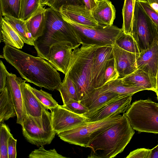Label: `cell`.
I'll return each instance as SVG.
<instances>
[{
  "label": "cell",
  "instance_id": "obj_6",
  "mask_svg": "<svg viewBox=\"0 0 158 158\" xmlns=\"http://www.w3.org/2000/svg\"><path fill=\"white\" fill-rule=\"evenodd\" d=\"M125 113L134 130L158 134V103L150 99L136 101Z\"/></svg>",
  "mask_w": 158,
  "mask_h": 158
},
{
  "label": "cell",
  "instance_id": "obj_22",
  "mask_svg": "<svg viewBox=\"0 0 158 158\" xmlns=\"http://www.w3.org/2000/svg\"><path fill=\"white\" fill-rule=\"evenodd\" d=\"M121 79L125 84L156 92L148 75L141 69H137Z\"/></svg>",
  "mask_w": 158,
  "mask_h": 158
},
{
  "label": "cell",
  "instance_id": "obj_18",
  "mask_svg": "<svg viewBox=\"0 0 158 158\" xmlns=\"http://www.w3.org/2000/svg\"><path fill=\"white\" fill-rule=\"evenodd\" d=\"M93 17L100 25L111 26L115 18V9L109 0H98L91 11Z\"/></svg>",
  "mask_w": 158,
  "mask_h": 158
},
{
  "label": "cell",
  "instance_id": "obj_29",
  "mask_svg": "<svg viewBox=\"0 0 158 158\" xmlns=\"http://www.w3.org/2000/svg\"><path fill=\"white\" fill-rule=\"evenodd\" d=\"M57 90L60 93L63 105L65 104L70 99L78 101L77 91L73 82L67 74Z\"/></svg>",
  "mask_w": 158,
  "mask_h": 158
},
{
  "label": "cell",
  "instance_id": "obj_34",
  "mask_svg": "<svg viewBox=\"0 0 158 158\" xmlns=\"http://www.w3.org/2000/svg\"><path fill=\"white\" fill-rule=\"evenodd\" d=\"M28 157L31 158H64L66 157L58 154L54 148L46 150L43 145L35 149L30 153Z\"/></svg>",
  "mask_w": 158,
  "mask_h": 158
},
{
  "label": "cell",
  "instance_id": "obj_43",
  "mask_svg": "<svg viewBox=\"0 0 158 158\" xmlns=\"http://www.w3.org/2000/svg\"><path fill=\"white\" fill-rule=\"evenodd\" d=\"M149 158H158V144L155 147L151 149Z\"/></svg>",
  "mask_w": 158,
  "mask_h": 158
},
{
  "label": "cell",
  "instance_id": "obj_10",
  "mask_svg": "<svg viewBox=\"0 0 158 158\" xmlns=\"http://www.w3.org/2000/svg\"><path fill=\"white\" fill-rule=\"evenodd\" d=\"M52 128L56 133L68 130L84 124L87 118L59 105L51 110Z\"/></svg>",
  "mask_w": 158,
  "mask_h": 158
},
{
  "label": "cell",
  "instance_id": "obj_32",
  "mask_svg": "<svg viewBox=\"0 0 158 158\" xmlns=\"http://www.w3.org/2000/svg\"><path fill=\"white\" fill-rule=\"evenodd\" d=\"M27 85L29 88L47 109L51 110L59 105L51 94L42 89L38 90L31 87L29 84L27 83Z\"/></svg>",
  "mask_w": 158,
  "mask_h": 158
},
{
  "label": "cell",
  "instance_id": "obj_20",
  "mask_svg": "<svg viewBox=\"0 0 158 158\" xmlns=\"http://www.w3.org/2000/svg\"><path fill=\"white\" fill-rule=\"evenodd\" d=\"M26 82L22 80L20 87L27 113L33 117L40 116L43 110L47 109L29 88Z\"/></svg>",
  "mask_w": 158,
  "mask_h": 158
},
{
  "label": "cell",
  "instance_id": "obj_11",
  "mask_svg": "<svg viewBox=\"0 0 158 158\" xmlns=\"http://www.w3.org/2000/svg\"><path fill=\"white\" fill-rule=\"evenodd\" d=\"M113 46H98L93 57L91 84L95 89L103 86L104 73L107 62L113 56Z\"/></svg>",
  "mask_w": 158,
  "mask_h": 158
},
{
  "label": "cell",
  "instance_id": "obj_4",
  "mask_svg": "<svg viewBox=\"0 0 158 158\" xmlns=\"http://www.w3.org/2000/svg\"><path fill=\"white\" fill-rule=\"evenodd\" d=\"M98 46L82 45L73 50L65 75L73 82L79 102L89 97L95 91L91 84L92 70L94 53Z\"/></svg>",
  "mask_w": 158,
  "mask_h": 158
},
{
  "label": "cell",
  "instance_id": "obj_42",
  "mask_svg": "<svg viewBox=\"0 0 158 158\" xmlns=\"http://www.w3.org/2000/svg\"><path fill=\"white\" fill-rule=\"evenodd\" d=\"M97 1L98 0H83L85 6L91 11L96 6Z\"/></svg>",
  "mask_w": 158,
  "mask_h": 158
},
{
  "label": "cell",
  "instance_id": "obj_36",
  "mask_svg": "<svg viewBox=\"0 0 158 158\" xmlns=\"http://www.w3.org/2000/svg\"><path fill=\"white\" fill-rule=\"evenodd\" d=\"M62 106L72 111L80 114H84L89 112L87 107L79 101L74 99H70L65 104Z\"/></svg>",
  "mask_w": 158,
  "mask_h": 158
},
{
  "label": "cell",
  "instance_id": "obj_44",
  "mask_svg": "<svg viewBox=\"0 0 158 158\" xmlns=\"http://www.w3.org/2000/svg\"><path fill=\"white\" fill-rule=\"evenodd\" d=\"M56 0H41V3L44 6L45 5L52 7Z\"/></svg>",
  "mask_w": 158,
  "mask_h": 158
},
{
  "label": "cell",
  "instance_id": "obj_5",
  "mask_svg": "<svg viewBox=\"0 0 158 158\" xmlns=\"http://www.w3.org/2000/svg\"><path fill=\"white\" fill-rule=\"evenodd\" d=\"M120 113L117 112L96 121H86L76 127L57 134L65 142L87 148L89 143L96 136L122 118V115Z\"/></svg>",
  "mask_w": 158,
  "mask_h": 158
},
{
  "label": "cell",
  "instance_id": "obj_35",
  "mask_svg": "<svg viewBox=\"0 0 158 158\" xmlns=\"http://www.w3.org/2000/svg\"><path fill=\"white\" fill-rule=\"evenodd\" d=\"M119 74L117 71L113 56L108 60L104 73V85L118 78Z\"/></svg>",
  "mask_w": 158,
  "mask_h": 158
},
{
  "label": "cell",
  "instance_id": "obj_39",
  "mask_svg": "<svg viewBox=\"0 0 158 158\" xmlns=\"http://www.w3.org/2000/svg\"><path fill=\"white\" fill-rule=\"evenodd\" d=\"M151 149L139 148L131 152L126 158H149Z\"/></svg>",
  "mask_w": 158,
  "mask_h": 158
},
{
  "label": "cell",
  "instance_id": "obj_37",
  "mask_svg": "<svg viewBox=\"0 0 158 158\" xmlns=\"http://www.w3.org/2000/svg\"><path fill=\"white\" fill-rule=\"evenodd\" d=\"M152 21L158 27V13L152 9L150 5L144 0H136Z\"/></svg>",
  "mask_w": 158,
  "mask_h": 158
},
{
  "label": "cell",
  "instance_id": "obj_15",
  "mask_svg": "<svg viewBox=\"0 0 158 158\" xmlns=\"http://www.w3.org/2000/svg\"><path fill=\"white\" fill-rule=\"evenodd\" d=\"M113 46V54L119 74L118 78L122 79L137 69L136 60L139 54L125 51L115 44Z\"/></svg>",
  "mask_w": 158,
  "mask_h": 158
},
{
  "label": "cell",
  "instance_id": "obj_41",
  "mask_svg": "<svg viewBox=\"0 0 158 158\" xmlns=\"http://www.w3.org/2000/svg\"><path fill=\"white\" fill-rule=\"evenodd\" d=\"M9 72L2 61H0V92L6 87L7 77Z\"/></svg>",
  "mask_w": 158,
  "mask_h": 158
},
{
  "label": "cell",
  "instance_id": "obj_28",
  "mask_svg": "<svg viewBox=\"0 0 158 158\" xmlns=\"http://www.w3.org/2000/svg\"><path fill=\"white\" fill-rule=\"evenodd\" d=\"M43 8L41 0H21L19 19L26 21Z\"/></svg>",
  "mask_w": 158,
  "mask_h": 158
},
{
  "label": "cell",
  "instance_id": "obj_48",
  "mask_svg": "<svg viewBox=\"0 0 158 158\" xmlns=\"http://www.w3.org/2000/svg\"></svg>",
  "mask_w": 158,
  "mask_h": 158
},
{
  "label": "cell",
  "instance_id": "obj_17",
  "mask_svg": "<svg viewBox=\"0 0 158 158\" xmlns=\"http://www.w3.org/2000/svg\"><path fill=\"white\" fill-rule=\"evenodd\" d=\"M133 94L119 96L92 114L86 117L87 121L101 120L117 112L124 113L130 107Z\"/></svg>",
  "mask_w": 158,
  "mask_h": 158
},
{
  "label": "cell",
  "instance_id": "obj_13",
  "mask_svg": "<svg viewBox=\"0 0 158 158\" xmlns=\"http://www.w3.org/2000/svg\"><path fill=\"white\" fill-rule=\"evenodd\" d=\"M158 40H155L149 48L140 52L136 60L137 69H141L148 74L155 92L158 70Z\"/></svg>",
  "mask_w": 158,
  "mask_h": 158
},
{
  "label": "cell",
  "instance_id": "obj_12",
  "mask_svg": "<svg viewBox=\"0 0 158 158\" xmlns=\"http://www.w3.org/2000/svg\"><path fill=\"white\" fill-rule=\"evenodd\" d=\"M22 79L15 74L8 73L6 85L8 95L15 108L17 123L21 125L27 114L24 106L20 85Z\"/></svg>",
  "mask_w": 158,
  "mask_h": 158
},
{
  "label": "cell",
  "instance_id": "obj_16",
  "mask_svg": "<svg viewBox=\"0 0 158 158\" xmlns=\"http://www.w3.org/2000/svg\"><path fill=\"white\" fill-rule=\"evenodd\" d=\"M59 12L72 21L83 26L93 27L100 25L93 17L91 11L85 5L63 6L60 8Z\"/></svg>",
  "mask_w": 158,
  "mask_h": 158
},
{
  "label": "cell",
  "instance_id": "obj_24",
  "mask_svg": "<svg viewBox=\"0 0 158 158\" xmlns=\"http://www.w3.org/2000/svg\"><path fill=\"white\" fill-rule=\"evenodd\" d=\"M1 27L2 41L5 45L19 49L22 48L24 43L21 37L12 27L2 17L1 18Z\"/></svg>",
  "mask_w": 158,
  "mask_h": 158
},
{
  "label": "cell",
  "instance_id": "obj_33",
  "mask_svg": "<svg viewBox=\"0 0 158 158\" xmlns=\"http://www.w3.org/2000/svg\"><path fill=\"white\" fill-rule=\"evenodd\" d=\"M12 135L7 125L1 123L0 129V158H8V144L9 137Z\"/></svg>",
  "mask_w": 158,
  "mask_h": 158
},
{
  "label": "cell",
  "instance_id": "obj_45",
  "mask_svg": "<svg viewBox=\"0 0 158 158\" xmlns=\"http://www.w3.org/2000/svg\"><path fill=\"white\" fill-rule=\"evenodd\" d=\"M147 2L150 6L154 4H158V0H144Z\"/></svg>",
  "mask_w": 158,
  "mask_h": 158
},
{
  "label": "cell",
  "instance_id": "obj_1",
  "mask_svg": "<svg viewBox=\"0 0 158 158\" xmlns=\"http://www.w3.org/2000/svg\"><path fill=\"white\" fill-rule=\"evenodd\" d=\"M3 58L14 67L26 81L53 91L62 82L60 73L47 60L5 45Z\"/></svg>",
  "mask_w": 158,
  "mask_h": 158
},
{
  "label": "cell",
  "instance_id": "obj_21",
  "mask_svg": "<svg viewBox=\"0 0 158 158\" xmlns=\"http://www.w3.org/2000/svg\"><path fill=\"white\" fill-rule=\"evenodd\" d=\"M100 93L113 92L123 96L133 94L145 89L143 88L131 86L124 83L121 79L108 82L102 87L95 89Z\"/></svg>",
  "mask_w": 158,
  "mask_h": 158
},
{
  "label": "cell",
  "instance_id": "obj_7",
  "mask_svg": "<svg viewBox=\"0 0 158 158\" xmlns=\"http://www.w3.org/2000/svg\"><path fill=\"white\" fill-rule=\"evenodd\" d=\"M61 15L73 29L82 45H95L98 46H113L117 39L123 31L122 28L113 25H99L93 27L83 26Z\"/></svg>",
  "mask_w": 158,
  "mask_h": 158
},
{
  "label": "cell",
  "instance_id": "obj_23",
  "mask_svg": "<svg viewBox=\"0 0 158 158\" xmlns=\"http://www.w3.org/2000/svg\"><path fill=\"white\" fill-rule=\"evenodd\" d=\"M46 9L44 7L25 21L28 29L35 41L42 36L45 28Z\"/></svg>",
  "mask_w": 158,
  "mask_h": 158
},
{
  "label": "cell",
  "instance_id": "obj_9",
  "mask_svg": "<svg viewBox=\"0 0 158 158\" xmlns=\"http://www.w3.org/2000/svg\"><path fill=\"white\" fill-rule=\"evenodd\" d=\"M158 27L136 0L134 6L132 35L140 52L149 48L158 40Z\"/></svg>",
  "mask_w": 158,
  "mask_h": 158
},
{
  "label": "cell",
  "instance_id": "obj_38",
  "mask_svg": "<svg viewBox=\"0 0 158 158\" xmlns=\"http://www.w3.org/2000/svg\"><path fill=\"white\" fill-rule=\"evenodd\" d=\"M84 5L83 0H56L52 8L59 11L60 8L63 6Z\"/></svg>",
  "mask_w": 158,
  "mask_h": 158
},
{
  "label": "cell",
  "instance_id": "obj_30",
  "mask_svg": "<svg viewBox=\"0 0 158 158\" xmlns=\"http://www.w3.org/2000/svg\"><path fill=\"white\" fill-rule=\"evenodd\" d=\"M115 44L121 48L128 52L139 54L137 44L132 35L123 31L117 39Z\"/></svg>",
  "mask_w": 158,
  "mask_h": 158
},
{
  "label": "cell",
  "instance_id": "obj_40",
  "mask_svg": "<svg viewBox=\"0 0 158 158\" xmlns=\"http://www.w3.org/2000/svg\"><path fill=\"white\" fill-rule=\"evenodd\" d=\"M17 141V139L13 137V135L9 137L8 144V158H16V145Z\"/></svg>",
  "mask_w": 158,
  "mask_h": 158
},
{
  "label": "cell",
  "instance_id": "obj_27",
  "mask_svg": "<svg viewBox=\"0 0 158 158\" xmlns=\"http://www.w3.org/2000/svg\"><path fill=\"white\" fill-rule=\"evenodd\" d=\"M134 0H124L122 9L123 22L122 29L126 34L132 35Z\"/></svg>",
  "mask_w": 158,
  "mask_h": 158
},
{
  "label": "cell",
  "instance_id": "obj_46",
  "mask_svg": "<svg viewBox=\"0 0 158 158\" xmlns=\"http://www.w3.org/2000/svg\"><path fill=\"white\" fill-rule=\"evenodd\" d=\"M156 93L157 95V98L158 100V70L156 77Z\"/></svg>",
  "mask_w": 158,
  "mask_h": 158
},
{
  "label": "cell",
  "instance_id": "obj_26",
  "mask_svg": "<svg viewBox=\"0 0 158 158\" xmlns=\"http://www.w3.org/2000/svg\"><path fill=\"white\" fill-rule=\"evenodd\" d=\"M0 92V122L1 123L10 118L16 116V114L6 87Z\"/></svg>",
  "mask_w": 158,
  "mask_h": 158
},
{
  "label": "cell",
  "instance_id": "obj_25",
  "mask_svg": "<svg viewBox=\"0 0 158 158\" xmlns=\"http://www.w3.org/2000/svg\"><path fill=\"white\" fill-rule=\"evenodd\" d=\"M2 16L18 33L24 43L34 46V40L28 29L25 21L7 15Z\"/></svg>",
  "mask_w": 158,
  "mask_h": 158
},
{
  "label": "cell",
  "instance_id": "obj_31",
  "mask_svg": "<svg viewBox=\"0 0 158 158\" xmlns=\"http://www.w3.org/2000/svg\"><path fill=\"white\" fill-rule=\"evenodd\" d=\"M21 0H0L2 15L19 19Z\"/></svg>",
  "mask_w": 158,
  "mask_h": 158
},
{
  "label": "cell",
  "instance_id": "obj_3",
  "mask_svg": "<svg viewBox=\"0 0 158 158\" xmlns=\"http://www.w3.org/2000/svg\"><path fill=\"white\" fill-rule=\"evenodd\" d=\"M46 21L43 35L35 41L38 56L47 60L51 48L57 44L71 43L75 48L81 44L74 31L60 13L51 7L46 9Z\"/></svg>",
  "mask_w": 158,
  "mask_h": 158
},
{
  "label": "cell",
  "instance_id": "obj_8",
  "mask_svg": "<svg viewBox=\"0 0 158 158\" xmlns=\"http://www.w3.org/2000/svg\"><path fill=\"white\" fill-rule=\"evenodd\" d=\"M21 125L25 139L38 147L50 144L56 134L52 128L51 112L48 109H44L40 116L28 115Z\"/></svg>",
  "mask_w": 158,
  "mask_h": 158
},
{
  "label": "cell",
  "instance_id": "obj_14",
  "mask_svg": "<svg viewBox=\"0 0 158 158\" xmlns=\"http://www.w3.org/2000/svg\"><path fill=\"white\" fill-rule=\"evenodd\" d=\"M75 48L69 42L57 44L50 48L47 60L57 71L65 75L70 61L73 50Z\"/></svg>",
  "mask_w": 158,
  "mask_h": 158
},
{
  "label": "cell",
  "instance_id": "obj_2",
  "mask_svg": "<svg viewBox=\"0 0 158 158\" xmlns=\"http://www.w3.org/2000/svg\"><path fill=\"white\" fill-rule=\"evenodd\" d=\"M135 133L125 113L117 122L101 133L89 144V158H112L123 151Z\"/></svg>",
  "mask_w": 158,
  "mask_h": 158
},
{
  "label": "cell",
  "instance_id": "obj_19",
  "mask_svg": "<svg viewBox=\"0 0 158 158\" xmlns=\"http://www.w3.org/2000/svg\"><path fill=\"white\" fill-rule=\"evenodd\" d=\"M119 96H122L113 92L100 93L95 90L90 96L80 102L89 109V112L83 115L87 117Z\"/></svg>",
  "mask_w": 158,
  "mask_h": 158
},
{
  "label": "cell",
  "instance_id": "obj_47",
  "mask_svg": "<svg viewBox=\"0 0 158 158\" xmlns=\"http://www.w3.org/2000/svg\"></svg>",
  "mask_w": 158,
  "mask_h": 158
}]
</instances>
